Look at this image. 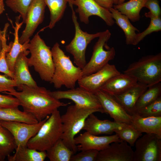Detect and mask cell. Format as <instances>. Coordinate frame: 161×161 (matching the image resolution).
<instances>
[{
	"label": "cell",
	"mask_w": 161,
	"mask_h": 161,
	"mask_svg": "<svg viewBox=\"0 0 161 161\" xmlns=\"http://www.w3.org/2000/svg\"><path fill=\"white\" fill-rule=\"evenodd\" d=\"M73 5L77 7L75 11L78 14L80 21L85 24L89 23V17L92 16H99L109 26L114 23L109 10L99 5L94 0H74Z\"/></svg>",
	"instance_id": "4fadbf2b"
},
{
	"label": "cell",
	"mask_w": 161,
	"mask_h": 161,
	"mask_svg": "<svg viewBox=\"0 0 161 161\" xmlns=\"http://www.w3.org/2000/svg\"><path fill=\"white\" fill-rule=\"evenodd\" d=\"M118 136L115 134L110 136H98L85 131L75 138L78 151L93 149L99 151L106 148L111 143L120 142Z\"/></svg>",
	"instance_id": "2e32d148"
},
{
	"label": "cell",
	"mask_w": 161,
	"mask_h": 161,
	"mask_svg": "<svg viewBox=\"0 0 161 161\" xmlns=\"http://www.w3.org/2000/svg\"><path fill=\"white\" fill-rule=\"evenodd\" d=\"M96 112L104 113L102 109L84 108L75 104L69 106L65 113L61 115L63 132L61 139L74 154L78 151L75 136L83 129L89 115Z\"/></svg>",
	"instance_id": "3957f363"
},
{
	"label": "cell",
	"mask_w": 161,
	"mask_h": 161,
	"mask_svg": "<svg viewBox=\"0 0 161 161\" xmlns=\"http://www.w3.org/2000/svg\"><path fill=\"white\" fill-rule=\"evenodd\" d=\"M99 5L108 10L112 7L114 0H94Z\"/></svg>",
	"instance_id": "60d3db41"
},
{
	"label": "cell",
	"mask_w": 161,
	"mask_h": 161,
	"mask_svg": "<svg viewBox=\"0 0 161 161\" xmlns=\"http://www.w3.org/2000/svg\"><path fill=\"white\" fill-rule=\"evenodd\" d=\"M54 66V71L50 83L56 89L63 86L70 89L75 87L76 83L82 77V69L75 66L56 43L51 49Z\"/></svg>",
	"instance_id": "7a4b0ae2"
},
{
	"label": "cell",
	"mask_w": 161,
	"mask_h": 161,
	"mask_svg": "<svg viewBox=\"0 0 161 161\" xmlns=\"http://www.w3.org/2000/svg\"><path fill=\"white\" fill-rule=\"evenodd\" d=\"M2 0H0V1H2Z\"/></svg>",
	"instance_id": "681fc988"
},
{
	"label": "cell",
	"mask_w": 161,
	"mask_h": 161,
	"mask_svg": "<svg viewBox=\"0 0 161 161\" xmlns=\"http://www.w3.org/2000/svg\"><path fill=\"white\" fill-rule=\"evenodd\" d=\"M30 53L28 50L21 53L18 55L14 65V79L17 86L25 85L29 86H37L36 82L30 72L28 59L27 56Z\"/></svg>",
	"instance_id": "ffe728a7"
},
{
	"label": "cell",
	"mask_w": 161,
	"mask_h": 161,
	"mask_svg": "<svg viewBox=\"0 0 161 161\" xmlns=\"http://www.w3.org/2000/svg\"><path fill=\"white\" fill-rule=\"evenodd\" d=\"M145 16L150 18V22L148 27L143 32L137 34L136 43L137 44L147 35L155 32L161 30V17H156L151 14L149 12L145 14Z\"/></svg>",
	"instance_id": "836d02e7"
},
{
	"label": "cell",
	"mask_w": 161,
	"mask_h": 161,
	"mask_svg": "<svg viewBox=\"0 0 161 161\" xmlns=\"http://www.w3.org/2000/svg\"><path fill=\"white\" fill-rule=\"evenodd\" d=\"M35 124L39 122L31 114L19 110L18 107L0 109V121Z\"/></svg>",
	"instance_id": "d4e9b609"
},
{
	"label": "cell",
	"mask_w": 161,
	"mask_h": 161,
	"mask_svg": "<svg viewBox=\"0 0 161 161\" xmlns=\"http://www.w3.org/2000/svg\"><path fill=\"white\" fill-rule=\"evenodd\" d=\"M70 7H73V2L74 0H67Z\"/></svg>",
	"instance_id": "7bdbcfd3"
},
{
	"label": "cell",
	"mask_w": 161,
	"mask_h": 161,
	"mask_svg": "<svg viewBox=\"0 0 161 161\" xmlns=\"http://www.w3.org/2000/svg\"><path fill=\"white\" fill-rule=\"evenodd\" d=\"M7 95L0 94V109L18 107L20 106L18 100L11 95Z\"/></svg>",
	"instance_id": "f35d334b"
},
{
	"label": "cell",
	"mask_w": 161,
	"mask_h": 161,
	"mask_svg": "<svg viewBox=\"0 0 161 161\" xmlns=\"http://www.w3.org/2000/svg\"><path fill=\"white\" fill-rule=\"evenodd\" d=\"M133 161H161V136L145 133L136 141Z\"/></svg>",
	"instance_id": "9c48e42d"
},
{
	"label": "cell",
	"mask_w": 161,
	"mask_h": 161,
	"mask_svg": "<svg viewBox=\"0 0 161 161\" xmlns=\"http://www.w3.org/2000/svg\"><path fill=\"white\" fill-rule=\"evenodd\" d=\"M48 116L43 120L35 124L0 120L2 126L7 129L12 134L17 147L27 146L29 140L38 131L49 118Z\"/></svg>",
	"instance_id": "8fae6325"
},
{
	"label": "cell",
	"mask_w": 161,
	"mask_h": 161,
	"mask_svg": "<svg viewBox=\"0 0 161 161\" xmlns=\"http://www.w3.org/2000/svg\"><path fill=\"white\" fill-rule=\"evenodd\" d=\"M136 113L143 117L161 116V96L152 103L137 110Z\"/></svg>",
	"instance_id": "d590c367"
},
{
	"label": "cell",
	"mask_w": 161,
	"mask_h": 161,
	"mask_svg": "<svg viewBox=\"0 0 161 161\" xmlns=\"http://www.w3.org/2000/svg\"><path fill=\"white\" fill-rule=\"evenodd\" d=\"M15 153L7 156L9 161H44L47 157L45 151H40L27 146L17 147Z\"/></svg>",
	"instance_id": "4316f807"
},
{
	"label": "cell",
	"mask_w": 161,
	"mask_h": 161,
	"mask_svg": "<svg viewBox=\"0 0 161 161\" xmlns=\"http://www.w3.org/2000/svg\"><path fill=\"white\" fill-rule=\"evenodd\" d=\"M125 0H118L117 4H119L124 2Z\"/></svg>",
	"instance_id": "f6af8a7d"
},
{
	"label": "cell",
	"mask_w": 161,
	"mask_h": 161,
	"mask_svg": "<svg viewBox=\"0 0 161 161\" xmlns=\"http://www.w3.org/2000/svg\"><path fill=\"white\" fill-rule=\"evenodd\" d=\"M5 157L0 155V161H3L4 160Z\"/></svg>",
	"instance_id": "bcb514c9"
},
{
	"label": "cell",
	"mask_w": 161,
	"mask_h": 161,
	"mask_svg": "<svg viewBox=\"0 0 161 161\" xmlns=\"http://www.w3.org/2000/svg\"><path fill=\"white\" fill-rule=\"evenodd\" d=\"M123 73L148 87L161 82V52L142 57L130 64Z\"/></svg>",
	"instance_id": "5b68a950"
},
{
	"label": "cell",
	"mask_w": 161,
	"mask_h": 161,
	"mask_svg": "<svg viewBox=\"0 0 161 161\" xmlns=\"http://www.w3.org/2000/svg\"><path fill=\"white\" fill-rule=\"evenodd\" d=\"M2 49V44L1 39L0 38V56Z\"/></svg>",
	"instance_id": "ee69618b"
},
{
	"label": "cell",
	"mask_w": 161,
	"mask_h": 161,
	"mask_svg": "<svg viewBox=\"0 0 161 161\" xmlns=\"http://www.w3.org/2000/svg\"><path fill=\"white\" fill-rule=\"evenodd\" d=\"M7 32L5 30H0V38L2 44V49L0 56V72L4 73L14 80L15 78L14 73L10 70L6 60V54L10 51L13 43V42L11 41L9 44H7Z\"/></svg>",
	"instance_id": "1f68e13d"
},
{
	"label": "cell",
	"mask_w": 161,
	"mask_h": 161,
	"mask_svg": "<svg viewBox=\"0 0 161 161\" xmlns=\"http://www.w3.org/2000/svg\"><path fill=\"white\" fill-rule=\"evenodd\" d=\"M124 123L108 120H100L92 113L85 120L82 130L96 136L102 134H111L114 132V129L121 127Z\"/></svg>",
	"instance_id": "ac0fdd59"
},
{
	"label": "cell",
	"mask_w": 161,
	"mask_h": 161,
	"mask_svg": "<svg viewBox=\"0 0 161 161\" xmlns=\"http://www.w3.org/2000/svg\"><path fill=\"white\" fill-rule=\"evenodd\" d=\"M114 132L120 140L128 143L131 147L134 145L137 140L143 135L131 124L126 123L114 129Z\"/></svg>",
	"instance_id": "d6a6232c"
},
{
	"label": "cell",
	"mask_w": 161,
	"mask_h": 161,
	"mask_svg": "<svg viewBox=\"0 0 161 161\" xmlns=\"http://www.w3.org/2000/svg\"><path fill=\"white\" fill-rule=\"evenodd\" d=\"M148 0H129L126 2L115 4L113 8L126 16L133 22L138 21L140 12Z\"/></svg>",
	"instance_id": "484cf974"
},
{
	"label": "cell",
	"mask_w": 161,
	"mask_h": 161,
	"mask_svg": "<svg viewBox=\"0 0 161 161\" xmlns=\"http://www.w3.org/2000/svg\"><path fill=\"white\" fill-rule=\"evenodd\" d=\"M39 33L30 41L28 49L31 56L28 59V64L34 67L42 80L50 82L54 71L52 52Z\"/></svg>",
	"instance_id": "277c9868"
},
{
	"label": "cell",
	"mask_w": 161,
	"mask_h": 161,
	"mask_svg": "<svg viewBox=\"0 0 161 161\" xmlns=\"http://www.w3.org/2000/svg\"><path fill=\"white\" fill-rule=\"evenodd\" d=\"M120 74L114 65L108 63L96 72L82 77L77 82L80 87L95 94L111 78Z\"/></svg>",
	"instance_id": "7c38bea8"
},
{
	"label": "cell",
	"mask_w": 161,
	"mask_h": 161,
	"mask_svg": "<svg viewBox=\"0 0 161 161\" xmlns=\"http://www.w3.org/2000/svg\"><path fill=\"white\" fill-rule=\"evenodd\" d=\"M134 151L131 147L123 140L111 143L100 151L96 161H133Z\"/></svg>",
	"instance_id": "e0dca14e"
},
{
	"label": "cell",
	"mask_w": 161,
	"mask_h": 161,
	"mask_svg": "<svg viewBox=\"0 0 161 161\" xmlns=\"http://www.w3.org/2000/svg\"><path fill=\"white\" fill-rule=\"evenodd\" d=\"M118 0H114V4H117L118 3Z\"/></svg>",
	"instance_id": "7dc6e473"
},
{
	"label": "cell",
	"mask_w": 161,
	"mask_h": 161,
	"mask_svg": "<svg viewBox=\"0 0 161 161\" xmlns=\"http://www.w3.org/2000/svg\"><path fill=\"white\" fill-rule=\"evenodd\" d=\"M95 94L100 102L104 113L109 114L114 121L131 124V116L126 111L112 96L101 90Z\"/></svg>",
	"instance_id": "9a60e30c"
},
{
	"label": "cell",
	"mask_w": 161,
	"mask_h": 161,
	"mask_svg": "<svg viewBox=\"0 0 161 161\" xmlns=\"http://www.w3.org/2000/svg\"><path fill=\"white\" fill-rule=\"evenodd\" d=\"M61 115L58 109L54 112L39 130L27 143L29 148L46 151L60 139L62 134Z\"/></svg>",
	"instance_id": "8992f818"
},
{
	"label": "cell",
	"mask_w": 161,
	"mask_h": 161,
	"mask_svg": "<svg viewBox=\"0 0 161 161\" xmlns=\"http://www.w3.org/2000/svg\"><path fill=\"white\" fill-rule=\"evenodd\" d=\"M46 6L43 0H33L27 12L25 28L19 38L20 43L30 40L38 26L42 22Z\"/></svg>",
	"instance_id": "5bb4252c"
},
{
	"label": "cell",
	"mask_w": 161,
	"mask_h": 161,
	"mask_svg": "<svg viewBox=\"0 0 161 161\" xmlns=\"http://www.w3.org/2000/svg\"><path fill=\"white\" fill-rule=\"evenodd\" d=\"M161 96V83L149 86L140 96L135 105L136 112Z\"/></svg>",
	"instance_id": "f546056e"
},
{
	"label": "cell",
	"mask_w": 161,
	"mask_h": 161,
	"mask_svg": "<svg viewBox=\"0 0 161 161\" xmlns=\"http://www.w3.org/2000/svg\"><path fill=\"white\" fill-rule=\"evenodd\" d=\"M71 157V161H95L99 151L93 149L86 150L80 151Z\"/></svg>",
	"instance_id": "8d00e7d4"
},
{
	"label": "cell",
	"mask_w": 161,
	"mask_h": 161,
	"mask_svg": "<svg viewBox=\"0 0 161 161\" xmlns=\"http://www.w3.org/2000/svg\"><path fill=\"white\" fill-rule=\"evenodd\" d=\"M17 87L20 92L3 93L16 97L23 111L32 114L38 122L50 116L59 107L69 104L56 99L51 91L43 87H32L21 85Z\"/></svg>",
	"instance_id": "6da1fadb"
},
{
	"label": "cell",
	"mask_w": 161,
	"mask_h": 161,
	"mask_svg": "<svg viewBox=\"0 0 161 161\" xmlns=\"http://www.w3.org/2000/svg\"><path fill=\"white\" fill-rule=\"evenodd\" d=\"M137 82L134 78L124 73H120L109 80L100 90L114 96L125 92Z\"/></svg>",
	"instance_id": "7402d4cb"
},
{
	"label": "cell",
	"mask_w": 161,
	"mask_h": 161,
	"mask_svg": "<svg viewBox=\"0 0 161 161\" xmlns=\"http://www.w3.org/2000/svg\"><path fill=\"white\" fill-rule=\"evenodd\" d=\"M2 127V126H1V123H0V127Z\"/></svg>",
	"instance_id": "c3c4849f"
},
{
	"label": "cell",
	"mask_w": 161,
	"mask_h": 161,
	"mask_svg": "<svg viewBox=\"0 0 161 161\" xmlns=\"http://www.w3.org/2000/svg\"><path fill=\"white\" fill-rule=\"evenodd\" d=\"M50 13V21L47 26L52 29L62 18L68 2L67 0H43Z\"/></svg>",
	"instance_id": "f1b7e54d"
},
{
	"label": "cell",
	"mask_w": 161,
	"mask_h": 161,
	"mask_svg": "<svg viewBox=\"0 0 161 161\" xmlns=\"http://www.w3.org/2000/svg\"><path fill=\"white\" fill-rule=\"evenodd\" d=\"M109 10L111 13L112 18L115 22L123 31L125 37L126 42L127 45H137L136 31L139 30L134 27L129 19L125 15L121 14L117 10L112 7Z\"/></svg>",
	"instance_id": "cb8c5ba5"
},
{
	"label": "cell",
	"mask_w": 161,
	"mask_h": 161,
	"mask_svg": "<svg viewBox=\"0 0 161 161\" xmlns=\"http://www.w3.org/2000/svg\"><path fill=\"white\" fill-rule=\"evenodd\" d=\"M51 93L54 97L58 100H70L73 101L75 104L80 107L103 109L95 94L80 87L65 90L52 91Z\"/></svg>",
	"instance_id": "30bf717a"
},
{
	"label": "cell",
	"mask_w": 161,
	"mask_h": 161,
	"mask_svg": "<svg viewBox=\"0 0 161 161\" xmlns=\"http://www.w3.org/2000/svg\"><path fill=\"white\" fill-rule=\"evenodd\" d=\"M47 157L50 161H69L74 154L60 138L46 151Z\"/></svg>",
	"instance_id": "83f0119b"
},
{
	"label": "cell",
	"mask_w": 161,
	"mask_h": 161,
	"mask_svg": "<svg viewBox=\"0 0 161 161\" xmlns=\"http://www.w3.org/2000/svg\"><path fill=\"white\" fill-rule=\"evenodd\" d=\"M111 35L108 30L102 32L93 47L89 61L82 69V77L96 72L114 58L115 55L114 48H110L107 44Z\"/></svg>",
	"instance_id": "ba28073f"
},
{
	"label": "cell",
	"mask_w": 161,
	"mask_h": 161,
	"mask_svg": "<svg viewBox=\"0 0 161 161\" xmlns=\"http://www.w3.org/2000/svg\"><path fill=\"white\" fill-rule=\"evenodd\" d=\"M17 147L14 137L6 129L0 127V155L5 157L10 155Z\"/></svg>",
	"instance_id": "4dcf8cb0"
},
{
	"label": "cell",
	"mask_w": 161,
	"mask_h": 161,
	"mask_svg": "<svg viewBox=\"0 0 161 161\" xmlns=\"http://www.w3.org/2000/svg\"><path fill=\"white\" fill-rule=\"evenodd\" d=\"M5 10L4 4V0L0 1V15Z\"/></svg>",
	"instance_id": "b9f144b4"
},
{
	"label": "cell",
	"mask_w": 161,
	"mask_h": 161,
	"mask_svg": "<svg viewBox=\"0 0 161 161\" xmlns=\"http://www.w3.org/2000/svg\"><path fill=\"white\" fill-rule=\"evenodd\" d=\"M72 11V19L75 28V34L70 42L65 47L66 51L73 56L74 62L77 66L82 69L87 63L86 52L88 45L94 39L99 37L102 32L90 34L83 31L77 20V17L73 7Z\"/></svg>",
	"instance_id": "52a82bcc"
},
{
	"label": "cell",
	"mask_w": 161,
	"mask_h": 161,
	"mask_svg": "<svg viewBox=\"0 0 161 161\" xmlns=\"http://www.w3.org/2000/svg\"><path fill=\"white\" fill-rule=\"evenodd\" d=\"M148 87L145 85L138 82L122 93L112 96L131 116L136 113L135 106L137 100Z\"/></svg>",
	"instance_id": "d6986e66"
},
{
	"label": "cell",
	"mask_w": 161,
	"mask_h": 161,
	"mask_svg": "<svg viewBox=\"0 0 161 161\" xmlns=\"http://www.w3.org/2000/svg\"><path fill=\"white\" fill-rule=\"evenodd\" d=\"M4 74H0V92H11L16 91L14 87H17L15 80Z\"/></svg>",
	"instance_id": "74e56055"
},
{
	"label": "cell",
	"mask_w": 161,
	"mask_h": 161,
	"mask_svg": "<svg viewBox=\"0 0 161 161\" xmlns=\"http://www.w3.org/2000/svg\"><path fill=\"white\" fill-rule=\"evenodd\" d=\"M20 16L17 17L15 22V26H14L12 20L8 17V19L14 29V33L12 34L14 36V40L10 51L6 54V60L10 70L14 73V65L19 55L21 52L29 49L30 40H28L23 44L19 41L18 32L24 23L23 21L19 23Z\"/></svg>",
	"instance_id": "44dd1931"
},
{
	"label": "cell",
	"mask_w": 161,
	"mask_h": 161,
	"mask_svg": "<svg viewBox=\"0 0 161 161\" xmlns=\"http://www.w3.org/2000/svg\"><path fill=\"white\" fill-rule=\"evenodd\" d=\"M33 0H6L7 6L15 13H18L25 23L27 12Z\"/></svg>",
	"instance_id": "e575fe53"
},
{
	"label": "cell",
	"mask_w": 161,
	"mask_h": 161,
	"mask_svg": "<svg viewBox=\"0 0 161 161\" xmlns=\"http://www.w3.org/2000/svg\"><path fill=\"white\" fill-rule=\"evenodd\" d=\"M131 116V124L139 132L161 136V116L143 117L136 113Z\"/></svg>",
	"instance_id": "603a6c76"
},
{
	"label": "cell",
	"mask_w": 161,
	"mask_h": 161,
	"mask_svg": "<svg viewBox=\"0 0 161 161\" xmlns=\"http://www.w3.org/2000/svg\"><path fill=\"white\" fill-rule=\"evenodd\" d=\"M144 7L148 9L151 14L156 17L160 16L161 8L158 0H148Z\"/></svg>",
	"instance_id": "ab89813d"
}]
</instances>
